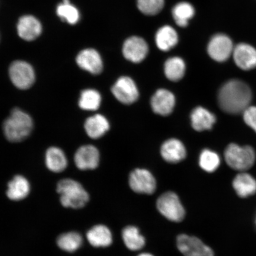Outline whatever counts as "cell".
I'll list each match as a JSON object with an SVG mask.
<instances>
[{
  "label": "cell",
  "mask_w": 256,
  "mask_h": 256,
  "mask_svg": "<svg viewBox=\"0 0 256 256\" xmlns=\"http://www.w3.org/2000/svg\"><path fill=\"white\" fill-rule=\"evenodd\" d=\"M252 98L250 88L238 80L227 82L220 88L218 100L222 110L230 114L243 113L250 106Z\"/></svg>",
  "instance_id": "obj_1"
},
{
  "label": "cell",
  "mask_w": 256,
  "mask_h": 256,
  "mask_svg": "<svg viewBox=\"0 0 256 256\" xmlns=\"http://www.w3.org/2000/svg\"><path fill=\"white\" fill-rule=\"evenodd\" d=\"M33 127V120L30 115L18 108H14L3 124L6 138L12 142H21L27 138Z\"/></svg>",
  "instance_id": "obj_2"
},
{
  "label": "cell",
  "mask_w": 256,
  "mask_h": 256,
  "mask_svg": "<svg viewBox=\"0 0 256 256\" xmlns=\"http://www.w3.org/2000/svg\"><path fill=\"white\" fill-rule=\"evenodd\" d=\"M56 191L60 194L62 206L80 209L84 207L89 200V195L79 182L66 178L57 184Z\"/></svg>",
  "instance_id": "obj_3"
},
{
  "label": "cell",
  "mask_w": 256,
  "mask_h": 256,
  "mask_svg": "<svg viewBox=\"0 0 256 256\" xmlns=\"http://www.w3.org/2000/svg\"><path fill=\"white\" fill-rule=\"evenodd\" d=\"M226 164L235 170L244 172L252 168L256 160V153L250 146H241L230 144L224 152Z\"/></svg>",
  "instance_id": "obj_4"
},
{
  "label": "cell",
  "mask_w": 256,
  "mask_h": 256,
  "mask_svg": "<svg viewBox=\"0 0 256 256\" xmlns=\"http://www.w3.org/2000/svg\"><path fill=\"white\" fill-rule=\"evenodd\" d=\"M156 207L166 218L178 222L184 219L185 210L177 194L172 192L163 194L156 201Z\"/></svg>",
  "instance_id": "obj_5"
},
{
  "label": "cell",
  "mask_w": 256,
  "mask_h": 256,
  "mask_svg": "<svg viewBox=\"0 0 256 256\" xmlns=\"http://www.w3.org/2000/svg\"><path fill=\"white\" fill-rule=\"evenodd\" d=\"M10 78L16 88L26 90L32 87L35 80L33 68L30 64L17 60L11 64L9 70Z\"/></svg>",
  "instance_id": "obj_6"
},
{
  "label": "cell",
  "mask_w": 256,
  "mask_h": 256,
  "mask_svg": "<svg viewBox=\"0 0 256 256\" xmlns=\"http://www.w3.org/2000/svg\"><path fill=\"white\" fill-rule=\"evenodd\" d=\"M176 243L184 256H214L212 250L196 236L180 234Z\"/></svg>",
  "instance_id": "obj_7"
},
{
  "label": "cell",
  "mask_w": 256,
  "mask_h": 256,
  "mask_svg": "<svg viewBox=\"0 0 256 256\" xmlns=\"http://www.w3.org/2000/svg\"><path fill=\"white\" fill-rule=\"evenodd\" d=\"M207 49L211 58L222 62L232 55L234 47L228 36L224 34H217L210 40Z\"/></svg>",
  "instance_id": "obj_8"
},
{
  "label": "cell",
  "mask_w": 256,
  "mask_h": 256,
  "mask_svg": "<svg viewBox=\"0 0 256 256\" xmlns=\"http://www.w3.org/2000/svg\"><path fill=\"white\" fill-rule=\"evenodd\" d=\"M111 90L115 98L124 104H134L139 97L138 90L135 82L128 76H121Z\"/></svg>",
  "instance_id": "obj_9"
},
{
  "label": "cell",
  "mask_w": 256,
  "mask_h": 256,
  "mask_svg": "<svg viewBox=\"0 0 256 256\" xmlns=\"http://www.w3.org/2000/svg\"><path fill=\"white\" fill-rule=\"evenodd\" d=\"M129 183L131 190L138 194H151L156 190L154 177L146 169L137 168L131 172Z\"/></svg>",
  "instance_id": "obj_10"
},
{
  "label": "cell",
  "mask_w": 256,
  "mask_h": 256,
  "mask_svg": "<svg viewBox=\"0 0 256 256\" xmlns=\"http://www.w3.org/2000/svg\"><path fill=\"white\" fill-rule=\"evenodd\" d=\"M148 53V46L145 40L138 36H132L124 42L123 54L128 60L134 63L142 62Z\"/></svg>",
  "instance_id": "obj_11"
},
{
  "label": "cell",
  "mask_w": 256,
  "mask_h": 256,
  "mask_svg": "<svg viewBox=\"0 0 256 256\" xmlns=\"http://www.w3.org/2000/svg\"><path fill=\"white\" fill-rule=\"evenodd\" d=\"M100 154L96 146L92 145L80 147L74 156L75 164L80 170H94L98 167Z\"/></svg>",
  "instance_id": "obj_12"
},
{
  "label": "cell",
  "mask_w": 256,
  "mask_h": 256,
  "mask_svg": "<svg viewBox=\"0 0 256 256\" xmlns=\"http://www.w3.org/2000/svg\"><path fill=\"white\" fill-rule=\"evenodd\" d=\"M176 99L172 92L166 89L158 90L153 95L151 105L155 114L161 116H168L174 110Z\"/></svg>",
  "instance_id": "obj_13"
},
{
  "label": "cell",
  "mask_w": 256,
  "mask_h": 256,
  "mask_svg": "<svg viewBox=\"0 0 256 256\" xmlns=\"http://www.w3.org/2000/svg\"><path fill=\"white\" fill-rule=\"evenodd\" d=\"M234 60L240 68L248 71L256 67V50L248 44H240L234 47Z\"/></svg>",
  "instance_id": "obj_14"
},
{
  "label": "cell",
  "mask_w": 256,
  "mask_h": 256,
  "mask_svg": "<svg viewBox=\"0 0 256 256\" xmlns=\"http://www.w3.org/2000/svg\"><path fill=\"white\" fill-rule=\"evenodd\" d=\"M76 60L80 68L92 74H99L103 70L100 56L94 50H83L78 54Z\"/></svg>",
  "instance_id": "obj_15"
},
{
  "label": "cell",
  "mask_w": 256,
  "mask_h": 256,
  "mask_svg": "<svg viewBox=\"0 0 256 256\" xmlns=\"http://www.w3.org/2000/svg\"><path fill=\"white\" fill-rule=\"evenodd\" d=\"M161 154L165 161L170 163H177L185 158L186 150L180 140L172 138L163 143L161 148Z\"/></svg>",
  "instance_id": "obj_16"
},
{
  "label": "cell",
  "mask_w": 256,
  "mask_h": 256,
  "mask_svg": "<svg viewBox=\"0 0 256 256\" xmlns=\"http://www.w3.org/2000/svg\"><path fill=\"white\" fill-rule=\"evenodd\" d=\"M17 28L19 36L28 41L36 39L42 32L40 22L32 16H24L21 18L18 22Z\"/></svg>",
  "instance_id": "obj_17"
},
{
  "label": "cell",
  "mask_w": 256,
  "mask_h": 256,
  "mask_svg": "<svg viewBox=\"0 0 256 256\" xmlns=\"http://www.w3.org/2000/svg\"><path fill=\"white\" fill-rule=\"evenodd\" d=\"M192 126L196 131L210 130L216 123V117L209 110L202 107H197L192 112Z\"/></svg>",
  "instance_id": "obj_18"
},
{
  "label": "cell",
  "mask_w": 256,
  "mask_h": 256,
  "mask_svg": "<svg viewBox=\"0 0 256 256\" xmlns=\"http://www.w3.org/2000/svg\"><path fill=\"white\" fill-rule=\"evenodd\" d=\"M232 186L240 198H248L256 193V180L248 172H242L236 175Z\"/></svg>",
  "instance_id": "obj_19"
},
{
  "label": "cell",
  "mask_w": 256,
  "mask_h": 256,
  "mask_svg": "<svg viewBox=\"0 0 256 256\" xmlns=\"http://www.w3.org/2000/svg\"><path fill=\"white\" fill-rule=\"evenodd\" d=\"M84 128L89 137L92 139H98L110 130V124L103 115L98 114L88 118Z\"/></svg>",
  "instance_id": "obj_20"
},
{
  "label": "cell",
  "mask_w": 256,
  "mask_h": 256,
  "mask_svg": "<svg viewBox=\"0 0 256 256\" xmlns=\"http://www.w3.org/2000/svg\"><path fill=\"white\" fill-rule=\"evenodd\" d=\"M30 184L24 176L17 175L8 184L7 196L12 200H24L30 192Z\"/></svg>",
  "instance_id": "obj_21"
},
{
  "label": "cell",
  "mask_w": 256,
  "mask_h": 256,
  "mask_svg": "<svg viewBox=\"0 0 256 256\" xmlns=\"http://www.w3.org/2000/svg\"><path fill=\"white\" fill-rule=\"evenodd\" d=\"M87 238L92 246L95 248H106L112 242L110 230L103 225L96 226L87 233Z\"/></svg>",
  "instance_id": "obj_22"
},
{
  "label": "cell",
  "mask_w": 256,
  "mask_h": 256,
  "mask_svg": "<svg viewBox=\"0 0 256 256\" xmlns=\"http://www.w3.org/2000/svg\"><path fill=\"white\" fill-rule=\"evenodd\" d=\"M156 43L159 49L162 51H168L178 43L177 32L170 26H164L156 32Z\"/></svg>",
  "instance_id": "obj_23"
},
{
  "label": "cell",
  "mask_w": 256,
  "mask_h": 256,
  "mask_svg": "<svg viewBox=\"0 0 256 256\" xmlns=\"http://www.w3.org/2000/svg\"><path fill=\"white\" fill-rule=\"evenodd\" d=\"M46 167L51 172H60L67 167V160L65 154L58 147H50L46 156Z\"/></svg>",
  "instance_id": "obj_24"
},
{
  "label": "cell",
  "mask_w": 256,
  "mask_h": 256,
  "mask_svg": "<svg viewBox=\"0 0 256 256\" xmlns=\"http://www.w3.org/2000/svg\"><path fill=\"white\" fill-rule=\"evenodd\" d=\"M122 238L124 244L130 250H140L146 244L145 238L140 234L138 228L134 226H128L123 230Z\"/></svg>",
  "instance_id": "obj_25"
},
{
  "label": "cell",
  "mask_w": 256,
  "mask_h": 256,
  "mask_svg": "<svg viewBox=\"0 0 256 256\" xmlns=\"http://www.w3.org/2000/svg\"><path fill=\"white\" fill-rule=\"evenodd\" d=\"M186 71L184 60L179 57H172L166 60L164 73L167 78L172 82H178L184 78Z\"/></svg>",
  "instance_id": "obj_26"
},
{
  "label": "cell",
  "mask_w": 256,
  "mask_h": 256,
  "mask_svg": "<svg viewBox=\"0 0 256 256\" xmlns=\"http://www.w3.org/2000/svg\"><path fill=\"white\" fill-rule=\"evenodd\" d=\"M195 14L193 6L187 2H181L172 8V14L174 20L178 26L186 27L188 20L194 17Z\"/></svg>",
  "instance_id": "obj_27"
},
{
  "label": "cell",
  "mask_w": 256,
  "mask_h": 256,
  "mask_svg": "<svg viewBox=\"0 0 256 256\" xmlns=\"http://www.w3.org/2000/svg\"><path fill=\"white\" fill-rule=\"evenodd\" d=\"M56 242L58 247L62 250L72 252L81 247L82 238L78 232H69L60 236Z\"/></svg>",
  "instance_id": "obj_28"
},
{
  "label": "cell",
  "mask_w": 256,
  "mask_h": 256,
  "mask_svg": "<svg viewBox=\"0 0 256 256\" xmlns=\"http://www.w3.org/2000/svg\"><path fill=\"white\" fill-rule=\"evenodd\" d=\"M102 98L100 92L96 90H84L80 96L78 105L85 110H96L100 107Z\"/></svg>",
  "instance_id": "obj_29"
},
{
  "label": "cell",
  "mask_w": 256,
  "mask_h": 256,
  "mask_svg": "<svg viewBox=\"0 0 256 256\" xmlns=\"http://www.w3.org/2000/svg\"><path fill=\"white\" fill-rule=\"evenodd\" d=\"M218 155L210 150H204L200 156V165L204 170L212 172L216 170L220 164Z\"/></svg>",
  "instance_id": "obj_30"
},
{
  "label": "cell",
  "mask_w": 256,
  "mask_h": 256,
  "mask_svg": "<svg viewBox=\"0 0 256 256\" xmlns=\"http://www.w3.org/2000/svg\"><path fill=\"white\" fill-rule=\"evenodd\" d=\"M56 12L62 20H65L70 24H76L79 20L78 9L70 4L69 0H64L62 4L58 6Z\"/></svg>",
  "instance_id": "obj_31"
},
{
  "label": "cell",
  "mask_w": 256,
  "mask_h": 256,
  "mask_svg": "<svg viewBox=\"0 0 256 256\" xmlns=\"http://www.w3.org/2000/svg\"><path fill=\"white\" fill-rule=\"evenodd\" d=\"M164 6V0H137L138 8L142 14L147 16L158 14Z\"/></svg>",
  "instance_id": "obj_32"
},
{
  "label": "cell",
  "mask_w": 256,
  "mask_h": 256,
  "mask_svg": "<svg viewBox=\"0 0 256 256\" xmlns=\"http://www.w3.org/2000/svg\"><path fill=\"white\" fill-rule=\"evenodd\" d=\"M245 123L256 132V107L250 106L243 112Z\"/></svg>",
  "instance_id": "obj_33"
},
{
  "label": "cell",
  "mask_w": 256,
  "mask_h": 256,
  "mask_svg": "<svg viewBox=\"0 0 256 256\" xmlns=\"http://www.w3.org/2000/svg\"><path fill=\"white\" fill-rule=\"evenodd\" d=\"M138 256H154L152 255V254H146V252H144V254H140V255H138Z\"/></svg>",
  "instance_id": "obj_34"
},
{
  "label": "cell",
  "mask_w": 256,
  "mask_h": 256,
  "mask_svg": "<svg viewBox=\"0 0 256 256\" xmlns=\"http://www.w3.org/2000/svg\"></svg>",
  "instance_id": "obj_35"
}]
</instances>
